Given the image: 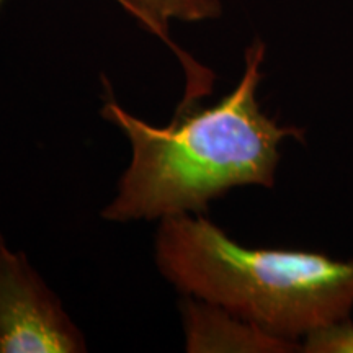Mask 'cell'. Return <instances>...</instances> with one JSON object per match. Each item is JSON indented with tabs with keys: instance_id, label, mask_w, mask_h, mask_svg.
<instances>
[{
	"instance_id": "1",
	"label": "cell",
	"mask_w": 353,
	"mask_h": 353,
	"mask_svg": "<svg viewBox=\"0 0 353 353\" xmlns=\"http://www.w3.org/2000/svg\"><path fill=\"white\" fill-rule=\"evenodd\" d=\"M265 51L255 39L245 50L244 72L231 94L213 107L179 108L169 126L149 125L113 97L105 100L100 114L125 132L132 154L101 218L126 223L203 214L210 201L229 190L275 185L280 144L303 141L304 130L281 126L260 108Z\"/></svg>"
},
{
	"instance_id": "2",
	"label": "cell",
	"mask_w": 353,
	"mask_h": 353,
	"mask_svg": "<svg viewBox=\"0 0 353 353\" xmlns=\"http://www.w3.org/2000/svg\"><path fill=\"white\" fill-rule=\"evenodd\" d=\"M156 263L183 296L301 345L307 335L350 321L353 311V260L244 247L203 214L161 219Z\"/></svg>"
},
{
	"instance_id": "3",
	"label": "cell",
	"mask_w": 353,
	"mask_h": 353,
	"mask_svg": "<svg viewBox=\"0 0 353 353\" xmlns=\"http://www.w3.org/2000/svg\"><path fill=\"white\" fill-rule=\"evenodd\" d=\"M87 342L61 299L0 232V353H82Z\"/></svg>"
},
{
	"instance_id": "4",
	"label": "cell",
	"mask_w": 353,
	"mask_h": 353,
	"mask_svg": "<svg viewBox=\"0 0 353 353\" xmlns=\"http://www.w3.org/2000/svg\"><path fill=\"white\" fill-rule=\"evenodd\" d=\"M182 319L185 345L190 353L303 352V345L268 334L244 317L218 304L183 296Z\"/></svg>"
},
{
	"instance_id": "5",
	"label": "cell",
	"mask_w": 353,
	"mask_h": 353,
	"mask_svg": "<svg viewBox=\"0 0 353 353\" xmlns=\"http://www.w3.org/2000/svg\"><path fill=\"white\" fill-rule=\"evenodd\" d=\"M134 17L148 32L161 38L182 63L187 74V92L183 103H195L213 90L214 76L180 50L170 39V21H205L218 19L223 12L221 0H114Z\"/></svg>"
},
{
	"instance_id": "6",
	"label": "cell",
	"mask_w": 353,
	"mask_h": 353,
	"mask_svg": "<svg viewBox=\"0 0 353 353\" xmlns=\"http://www.w3.org/2000/svg\"><path fill=\"white\" fill-rule=\"evenodd\" d=\"M303 352L353 353V322L345 321L332 327L317 330L303 341Z\"/></svg>"
},
{
	"instance_id": "7",
	"label": "cell",
	"mask_w": 353,
	"mask_h": 353,
	"mask_svg": "<svg viewBox=\"0 0 353 353\" xmlns=\"http://www.w3.org/2000/svg\"><path fill=\"white\" fill-rule=\"evenodd\" d=\"M3 2H6V0H0V10H2V6H3Z\"/></svg>"
}]
</instances>
